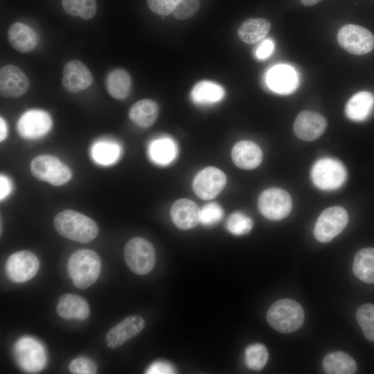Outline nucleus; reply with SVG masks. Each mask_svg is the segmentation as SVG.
<instances>
[{
  "instance_id": "1",
  "label": "nucleus",
  "mask_w": 374,
  "mask_h": 374,
  "mask_svg": "<svg viewBox=\"0 0 374 374\" xmlns=\"http://www.w3.org/2000/svg\"><path fill=\"white\" fill-rule=\"evenodd\" d=\"M53 224L59 234L77 242H90L98 234V226L94 220L73 210L67 209L57 213Z\"/></svg>"
},
{
  "instance_id": "2",
  "label": "nucleus",
  "mask_w": 374,
  "mask_h": 374,
  "mask_svg": "<svg viewBox=\"0 0 374 374\" xmlns=\"http://www.w3.org/2000/svg\"><path fill=\"white\" fill-rule=\"evenodd\" d=\"M100 270V258L92 250H78L68 260V275L74 286L80 289L93 285L98 280Z\"/></svg>"
},
{
  "instance_id": "3",
  "label": "nucleus",
  "mask_w": 374,
  "mask_h": 374,
  "mask_svg": "<svg viewBox=\"0 0 374 374\" xmlns=\"http://www.w3.org/2000/svg\"><path fill=\"white\" fill-rule=\"evenodd\" d=\"M269 326L282 333H290L299 330L305 319L304 310L296 301L283 299L274 303L267 312Z\"/></svg>"
},
{
  "instance_id": "4",
  "label": "nucleus",
  "mask_w": 374,
  "mask_h": 374,
  "mask_svg": "<svg viewBox=\"0 0 374 374\" xmlns=\"http://www.w3.org/2000/svg\"><path fill=\"white\" fill-rule=\"evenodd\" d=\"M124 257L130 269L138 275L150 273L156 262L154 249L143 238L136 237L130 240L124 248Z\"/></svg>"
},
{
  "instance_id": "5",
  "label": "nucleus",
  "mask_w": 374,
  "mask_h": 374,
  "mask_svg": "<svg viewBox=\"0 0 374 374\" xmlns=\"http://www.w3.org/2000/svg\"><path fill=\"white\" fill-rule=\"evenodd\" d=\"M347 177L346 170L339 160L325 157L317 160L311 170L314 184L323 190H332L341 187Z\"/></svg>"
},
{
  "instance_id": "6",
  "label": "nucleus",
  "mask_w": 374,
  "mask_h": 374,
  "mask_svg": "<svg viewBox=\"0 0 374 374\" xmlns=\"http://www.w3.org/2000/svg\"><path fill=\"white\" fill-rule=\"evenodd\" d=\"M30 172L39 180L53 186H60L70 181L72 173L70 168L58 158L48 155H39L30 163Z\"/></svg>"
},
{
  "instance_id": "7",
  "label": "nucleus",
  "mask_w": 374,
  "mask_h": 374,
  "mask_svg": "<svg viewBox=\"0 0 374 374\" xmlns=\"http://www.w3.org/2000/svg\"><path fill=\"white\" fill-rule=\"evenodd\" d=\"M15 359L19 366L27 372L35 373L46 364V353L44 346L36 339L23 337L13 346Z\"/></svg>"
},
{
  "instance_id": "8",
  "label": "nucleus",
  "mask_w": 374,
  "mask_h": 374,
  "mask_svg": "<svg viewBox=\"0 0 374 374\" xmlns=\"http://www.w3.org/2000/svg\"><path fill=\"white\" fill-rule=\"evenodd\" d=\"M339 46L347 52L354 55H364L371 52L374 47L373 33L359 25L346 24L337 33Z\"/></svg>"
},
{
  "instance_id": "9",
  "label": "nucleus",
  "mask_w": 374,
  "mask_h": 374,
  "mask_svg": "<svg viewBox=\"0 0 374 374\" xmlns=\"http://www.w3.org/2000/svg\"><path fill=\"white\" fill-rule=\"evenodd\" d=\"M348 221L346 211L341 206H331L325 209L314 225V235L321 242H328L339 235Z\"/></svg>"
},
{
  "instance_id": "10",
  "label": "nucleus",
  "mask_w": 374,
  "mask_h": 374,
  "mask_svg": "<svg viewBox=\"0 0 374 374\" xmlns=\"http://www.w3.org/2000/svg\"><path fill=\"white\" fill-rule=\"evenodd\" d=\"M39 269L36 255L28 250H21L11 254L5 264V272L12 282L21 283L32 279Z\"/></svg>"
},
{
  "instance_id": "11",
  "label": "nucleus",
  "mask_w": 374,
  "mask_h": 374,
  "mask_svg": "<svg viewBox=\"0 0 374 374\" xmlns=\"http://www.w3.org/2000/svg\"><path fill=\"white\" fill-rule=\"evenodd\" d=\"M292 199L289 193L280 188H271L264 190L258 199V208L266 218L280 220L292 210Z\"/></svg>"
},
{
  "instance_id": "12",
  "label": "nucleus",
  "mask_w": 374,
  "mask_h": 374,
  "mask_svg": "<svg viewBox=\"0 0 374 374\" xmlns=\"http://www.w3.org/2000/svg\"><path fill=\"white\" fill-rule=\"evenodd\" d=\"M226 182L225 174L215 167H207L200 170L193 182V188L199 198L211 199L224 188Z\"/></svg>"
},
{
  "instance_id": "13",
  "label": "nucleus",
  "mask_w": 374,
  "mask_h": 374,
  "mask_svg": "<svg viewBox=\"0 0 374 374\" xmlns=\"http://www.w3.org/2000/svg\"><path fill=\"white\" fill-rule=\"evenodd\" d=\"M52 124V119L47 112L31 109L25 112L19 119L17 132L24 139H35L48 133Z\"/></svg>"
},
{
  "instance_id": "14",
  "label": "nucleus",
  "mask_w": 374,
  "mask_h": 374,
  "mask_svg": "<svg viewBox=\"0 0 374 374\" xmlns=\"http://www.w3.org/2000/svg\"><path fill=\"white\" fill-rule=\"evenodd\" d=\"M30 86L26 75L19 67L6 64L0 70V93L5 98H18L24 95Z\"/></svg>"
},
{
  "instance_id": "15",
  "label": "nucleus",
  "mask_w": 374,
  "mask_h": 374,
  "mask_svg": "<svg viewBox=\"0 0 374 374\" xmlns=\"http://www.w3.org/2000/svg\"><path fill=\"white\" fill-rule=\"evenodd\" d=\"M145 321L139 315L129 316L112 327L106 334V345L115 349L138 335L144 328Z\"/></svg>"
},
{
  "instance_id": "16",
  "label": "nucleus",
  "mask_w": 374,
  "mask_h": 374,
  "mask_svg": "<svg viewBox=\"0 0 374 374\" xmlns=\"http://www.w3.org/2000/svg\"><path fill=\"white\" fill-rule=\"evenodd\" d=\"M327 127V121L321 114L312 111L300 112L294 123L295 135L300 139L310 141L323 134Z\"/></svg>"
},
{
  "instance_id": "17",
  "label": "nucleus",
  "mask_w": 374,
  "mask_h": 374,
  "mask_svg": "<svg viewBox=\"0 0 374 374\" xmlns=\"http://www.w3.org/2000/svg\"><path fill=\"white\" fill-rule=\"evenodd\" d=\"M93 80L90 70L79 60H70L63 68L62 84L68 92L77 93L84 90L91 86Z\"/></svg>"
},
{
  "instance_id": "18",
  "label": "nucleus",
  "mask_w": 374,
  "mask_h": 374,
  "mask_svg": "<svg viewBox=\"0 0 374 374\" xmlns=\"http://www.w3.org/2000/svg\"><path fill=\"white\" fill-rule=\"evenodd\" d=\"M298 75L294 68L286 64L273 66L267 73V85L276 93L289 94L293 92L299 84Z\"/></svg>"
},
{
  "instance_id": "19",
  "label": "nucleus",
  "mask_w": 374,
  "mask_h": 374,
  "mask_svg": "<svg viewBox=\"0 0 374 374\" xmlns=\"http://www.w3.org/2000/svg\"><path fill=\"white\" fill-rule=\"evenodd\" d=\"M199 213L197 205L188 199L177 200L170 209L173 223L182 230L194 228L199 222Z\"/></svg>"
},
{
  "instance_id": "20",
  "label": "nucleus",
  "mask_w": 374,
  "mask_h": 374,
  "mask_svg": "<svg viewBox=\"0 0 374 374\" xmlns=\"http://www.w3.org/2000/svg\"><path fill=\"white\" fill-rule=\"evenodd\" d=\"M234 164L244 170H252L258 167L262 159L260 147L249 141H240L236 143L231 152Z\"/></svg>"
},
{
  "instance_id": "21",
  "label": "nucleus",
  "mask_w": 374,
  "mask_h": 374,
  "mask_svg": "<svg viewBox=\"0 0 374 374\" xmlns=\"http://www.w3.org/2000/svg\"><path fill=\"white\" fill-rule=\"evenodd\" d=\"M56 312L64 319L85 320L90 314V308L83 297L78 294H64L59 299Z\"/></svg>"
},
{
  "instance_id": "22",
  "label": "nucleus",
  "mask_w": 374,
  "mask_h": 374,
  "mask_svg": "<svg viewBox=\"0 0 374 374\" xmlns=\"http://www.w3.org/2000/svg\"><path fill=\"white\" fill-rule=\"evenodd\" d=\"M374 107V96L369 91H362L353 95L345 106V114L351 121L366 120Z\"/></svg>"
},
{
  "instance_id": "23",
  "label": "nucleus",
  "mask_w": 374,
  "mask_h": 374,
  "mask_svg": "<svg viewBox=\"0 0 374 374\" xmlns=\"http://www.w3.org/2000/svg\"><path fill=\"white\" fill-rule=\"evenodd\" d=\"M8 39L10 44L17 51L28 53L37 44V37L35 31L26 24L17 22L8 30Z\"/></svg>"
},
{
  "instance_id": "24",
  "label": "nucleus",
  "mask_w": 374,
  "mask_h": 374,
  "mask_svg": "<svg viewBox=\"0 0 374 374\" xmlns=\"http://www.w3.org/2000/svg\"><path fill=\"white\" fill-rule=\"evenodd\" d=\"M177 145L170 137H161L150 142L148 155L154 163L166 166L172 163L177 155Z\"/></svg>"
},
{
  "instance_id": "25",
  "label": "nucleus",
  "mask_w": 374,
  "mask_h": 374,
  "mask_svg": "<svg viewBox=\"0 0 374 374\" xmlns=\"http://www.w3.org/2000/svg\"><path fill=\"white\" fill-rule=\"evenodd\" d=\"M158 116V105L150 99H142L136 102L129 110L131 121L141 127H148L153 125Z\"/></svg>"
},
{
  "instance_id": "26",
  "label": "nucleus",
  "mask_w": 374,
  "mask_h": 374,
  "mask_svg": "<svg viewBox=\"0 0 374 374\" xmlns=\"http://www.w3.org/2000/svg\"><path fill=\"white\" fill-rule=\"evenodd\" d=\"M270 22L263 18H250L238 29L239 39L246 44H254L262 40L269 32Z\"/></svg>"
},
{
  "instance_id": "27",
  "label": "nucleus",
  "mask_w": 374,
  "mask_h": 374,
  "mask_svg": "<svg viewBox=\"0 0 374 374\" xmlns=\"http://www.w3.org/2000/svg\"><path fill=\"white\" fill-rule=\"evenodd\" d=\"M108 93L116 100L126 98L131 91L132 79L127 71L123 69L111 71L105 80Z\"/></svg>"
},
{
  "instance_id": "28",
  "label": "nucleus",
  "mask_w": 374,
  "mask_h": 374,
  "mask_svg": "<svg viewBox=\"0 0 374 374\" xmlns=\"http://www.w3.org/2000/svg\"><path fill=\"white\" fill-rule=\"evenodd\" d=\"M225 91L220 84L209 80L196 83L191 91L192 100L198 105H211L220 101Z\"/></svg>"
},
{
  "instance_id": "29",
  "label": "nucleus",
  "mask_w": 374,
  "mask_h": 374,
  "mask_svg": "<svg viewBox=\"0 0 374 374\" xmlns=\"http://www.w3.org/2000/svg\"><path fill=\"white\" fill-rule=\"evenodd\" d=\"M353 271L362 281L374 283V248H364L357 251L353 260Z\"/></svg>"
},
{
  "instance_id": "30",
  "label": "nucleus",
  "mask_w": 374,
  "mask_h": 374,
  "mask_svg": "<svg viewBox=\"0 0 374 374\" xmlns=\"http://www.w3.org/2000/svg\"><path fill=\"white\" fill-rule=\"evenodd\" d=\"M322 364L324 371L328 374H352L357 369L355 361L342 351L327 355Z\"/></svg>"
},
{
  "instance_id": "31",
  "label": "nucleus",
  "mask_w": 374,
  "mask_h": 374,
  "mask_svg": "<svg viewBox=\"0 0 374 374\" xmlns=\"http://www.w3.org/2000/svg\"><path fill=\"white\" fill-rule=\"evenodd\" d=\"M121 148L116 143L99 141L93 145L91 156L93 160L103 166L114 163L120 157Z\"/></svg>"
},
{
  "instance_id": "32",
  "label": "nucleus",
  "mask_w": 374,
  "mask_h": 374,
  "mask_svg": "<svg viewBox=\"0 0 374 374\" xmlns=\"http://www.w3.org/2000/svg\"><path fill=\"white\" fill-rule=\"evenodd\" d=\"M62 4L67 14L84 19L93 18L97 10L96 0H62Z\"/></svg>"
},
{
  "instance_id": "33",
  "label": "nucleus",
  "mask_w": 374,
  "mask_h": 374,
  "mask_svg": "<svg viewBox=\"0 0 374 374\" xmlns=\"http://www.w3.org/2000/svg\"><path fill=\"white\" fill-rule=\"evenodd\" d=\"M268 351L262 344L249 345L244 351V360L247 366L253 371H260L268 359Z\"/></svg>"
},
{
  "instance_id": "34",
  "label": "nucleus",
  "mask_w": 374,
  "mask_h": 374,
  "mask_svg": "<svg viewBox=\"0 0 374 374\" xmlns=\"http://www.w3.org/2000/svg\"><path fill=\"white\" fill-rule=\"evenodd\" d=\"M356 319L364 337L374 342V304L366 303L360 306L356 312Z\"/></svg>"
},
{
  "instance_id": "35",
  "label": "nucleus",
  "mask_w": 374,
  "mask_h": 374,
  "mask_svg": "<svg viewBox=\"0 0 374 374\" xmlns=\"http://www.w3.org/2000/svg\"><path fill=\"white\" fill-rule=\"evenodd\" d=\"M251 219L241 212H234L227 220L226 229L235 235L248 233L252 229Z\"/></svg>"
},
{
  "instance_id": "36",
  "label": "nucleus",
  "mask_w": 374,
  "mask_h": 374,
  "mask_svg": "<svg viewBox=\"0 0 374 374\" xmlns=\"http://www.w3.org/2000/svg\"><path fill=\"white\" fill-rule=\"evenodd\" d=\"M223 210L217 203H209L200 209L199 222L211 226L217 224L223 217Z\"/></svg>"
},
{
  "instance_id": "37",
  "label": "nucleus",
  "mask_w": 374,
  "mask_h": 374,
  "mask_svg": "<svg viewBox=\"0 0 374 374\" xmlns=\"http://www.w3.org/2000/svg\"><path fill=\"white\" fill-rule=\"evenodd\" d=\"M199 7V0H183L177 5L172 14L178 20H185L194 16Z\"/></svg>"
},
{
  "instance_id": "38",
  "label": "nucleus",
  "mask_w": 374,
  "mask_h": 374,
  "mask_svg": "<svg viewBox=\"0 0 374 374\" xmlns=\"http://www.w3.org/2000/svg\"><path fill=\"white\" fill-rule=\"evenodd\" d=\"M69 371L75 374H94L97 373L95 362L86 357H79L73 359L69 366Z\"/></svg>"
},
{
  "instance_id": "39",
  "label": "nucleus",
  "mask_w": 374,
  "mask_h": 374,
  "mask_svg": "<svg viewBox=\"0 0 374 374\" xmlns=\"http://www.w3.org/2000/svg\"><path fill=\"white\" fill-rule=\"evenodd\" d=\"M183 0H147L148 8L154 13L166 16L172 13L173 10Z\"/></svg>"
},
{
  "instance_id": "40",
  "label": "nucleus",
  "mask_w": 374,
  "mask_h": 374,
  "mask_svg": "<svg viewBox=\"0 0 374 374\" xmlns=\"http://www.w3.org/2000/svg\"><path fill=\"white\" fill-rule=\"evenodd\" d=\"M175 368L170 362L164 360H158L152 363L146 370L148 374H171L175 373Z\"/></svg>"
},
{
  "instance_id": "41",
  "label": "nucleus",
  "mask_w": 374,
  "mask_h": 374,
  "mask_svg": "<svg viewBox=\"0 0 374 374\" xmlns=\"http://www.w3.org/2000/svg\"><path fill=\"white\" fill-rule=\"evenodd\" d=\"M274 48V42L270 39H266L259 45L256 49V55L259 59H266L271 55Z\"/></svg>"
},
{
  "instance_id": "42",
  "label": "nucleus",
  "mask_w": 374,
  "mask_h": 374,
  "mask_svg": "<svg viewBox=\"0 0 374 374\" xmlns=\"http://www.w3.org/2000/svg\"><path fill=\"white\" fill-rule=\"evenodd\" d=\"M12 188L11 183L4 175L0 177V199L3 200L10 193Z\"/></svg>"
},
{
  "instance_id": "43",
  "label": "nucleus",
  "mask_w": 374,
  "mask_h": 374,
  "mask_svg": "<svg viewBox=\"0 0 374 374\" xmlns=\"http://www.w3.org/2000/svg\"><path fill=\"white\" fill-rule=\"evenodd\" d=\"M8 135V128L7 125L4 121V119L1 117L0 118V141H3Z\"/></svg>"
},
{
  "instance_id": "44",
  "label": "nucleus",
  "mask_w": 374,
  "mask_h": 374,
  "mask_svg": "<svg viewBox=\"0 0 374 374\" xmlns=\"http://www.w3.org/2000/svg\"><path fill=\"white\" fill-rule=\"evenodd\" d=\"M322 0H301V3L305 6H314Z\"/></svg>"
}]
</instances>
